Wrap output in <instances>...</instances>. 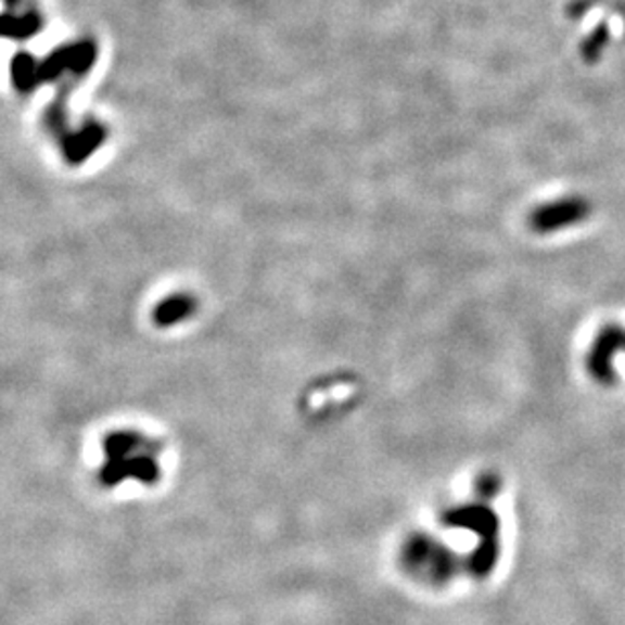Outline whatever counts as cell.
<instances>
[{"label":"cell","mask_w":625,"mask_h":625,"mask_svg":"<svg viewBox=\"0 0 625 625\" xmlns=\"http://www.w3.org/2000/svg\"><path fill=\"white\" fill-rule=\"evenodd\" d=\"M591 204L585 197H563L559 202L540 205L532 212L531 226L540 234H550L569 226H577L589 218Z\"/></svg>","instance_id":"6da1fadb"},{"label":"cell","mask_w":625,"mask_h":625,"mask_svg":"<svg viewBox=\"0 0 625 625\" xmlns=\"http://www.w3.org/2000/svg\"><path fill=\"white\" fill-rule=\"evenodd\" d=\"M625 329L620 326H605L597 333L591 352L587 356V370L591 372L599 384L611 386L617 382V374L613 368V358L617 352H622Z\"/></svg>","instance_id":"7a4b0ae2"},{"label":"cell","mask_w":625,"mask_h":625,"mask_svg":"<svg viewBox=\"0 0 625 625\" xmlns=\"http://www.w3.org/2000/svg\"><path fill=\"white\" fill-rule=\"evenodd\" d=\"M610 43V29H608V25H601V27H597L594 33H591V37L583 43V58L587 60V62H597L599 58H601V51L605 49V46Z\"/></svg>","instance_id":"3957f363"},{"label":"cell","mask_w":625,"mask_h":625,"mask_svg":"<svg viewBox=\"0 0 625 625\" xmlns=\"http://www.w3.org/2000/svg\"><path fill=\"white\" fill-rule=\"evenodd\" d=\"M622 352H625V340H624V347H622Z\"/></svg>","instance_id":"277c9868"}]
</instances>
